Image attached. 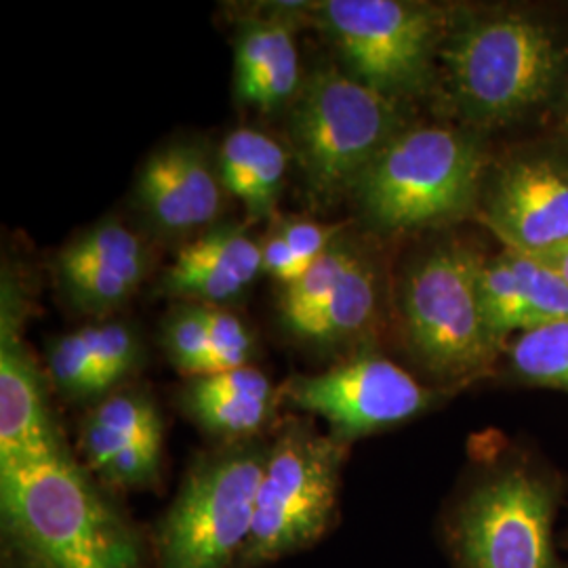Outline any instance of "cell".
<instances>
[{
    "label": "cell",
    "mask_w": 568,
    "mask_h": 568,
    "mask_svg": "<svg viewBox=\"0 0 568 568\" xmlns=\"http://www.w3.org/2000/svg\"><path fill=\"white\" fill-rule=\"evenodd\" d=\"M267 450L234 443L190 469L156 530L154 568L241 567Z\"/></svg>",
    "instance_id": "ba28073f"
},
{
    "label": "cell",
    "mask_w": 568,
    "mask_h": 568,
    "mask_svg": "<svg viewBox=\"0 0 568 568\" xmlns=\"http://www.w3.org/2000/svg\"><path fill=\"white\" fill-rule=\"evenodd\" d=\"M509 382L568 394V321L514 337L506 347Z\"/></svg>",
    "instance_id": "7402d4cb"
},
{
    "label": "cell",
    "mask_w": 568,
    "mask_h": 568,
    "mask_svg": "<svg viewBox=\"0 0 568 568\" xmlns=\"http://www.w3.org/2000/svg\"><path fill=\"white\" fill-rule=\"evenodd\" d=\"M478 284L488 333L501 352L523 333L568 321V284L530 253L504 246L485 257Z\"/></svg>",
    "instance_id": "5bb4252c"
},
{
    "label": "cell",
    "mask_w": 568,
    "mask_h": 568,
    "mask_svg": "<svg viewBox=\"0 0 568 568\" xmlns=\"http://www.w3.org/2000/svg\"><path fill=\"white\" fill-rule=\"evenodd\" d=\"M224 194L217 164L199 142L169 143L152 152L135 185L145 220L164 236H185L215 224Z\"/></svg>",
    "instance_id": "4fadbf2b"
},
{
    "label": "cell",
    "mask_w": 568,
    "mask_h": 568,
    "mask_svg": "<svg viewBox=\"0 0 568 568\" xmlns=\"http://www.w3.org/2000/svg\"><path fill=\"white\" fill-rule=\"evenodd\" d=\"M236 95L262 112L295 102L304 77L293 30L281 18L246 21L236 37Z\"/></svg>",
    "instance_id": "ac0fdd59"
},
{
    "label": "cell",
    "mask_w": 568,
    "mask_h": 568,
    "mask_svg": "<svg viewBox=\"0 0 568 568\" xmlns=\"http://www.w3.org/2000/svg\"><path fill=\"white\" fill-rule=\"evenodd\" d=\"M288 152L255 129L232 131L220 148L217 171L225 192L244 204L253 222L274 215L283 192Z\"/></svg>",
    "instance_id": "ffe728a7"
},
{
    "label": "cell",
    "mask_w": 568,
    "mask_h": 568,
    "mask_svg": "<svg viewBox=\"0 0 568 568\" xmlns=\"http://www.w3.org/2000/svg\"><path fill=\"white\" fill-rule=\"evenodd\" d=\"M161 455H163V432H156L121 450L100 476L112 487H152L161 474Z\"/></svg>",
    "instance_id": "484cf974"
},
{
    "label": "cell",
    "mask_w": 568,
    "mask_h": 568,
    "mask_svg": "<svg viewBox=\"0 0 568 568\" xmlns=\"http://www.w3.org/2000/svg\"><path fill=\"white\" fill-rule=\"evenodd\" d=\"M262 264L264 274L283 284V288L297 283L312 265L300 257L276 230H272L262 241Z\"/></svg>",
    "instance_id": "83f0119b"
},
{
    "label": "cell",
    "mask_w": 568,
    "mask_h": 568,
    "mask_svg": "<svg viewBox=\"0 0 568 568\" xmlns=\"http://www.w3.org/2000/svg\"><path fill=\"white\" fill-rule=\"evenodd\" d=\"M344 224H321L314 220L288 217L274 225V230L283 236L288 246L304 257L305 262L314 264L333 241L344 232Z\"/></svg>",
    "instance_id": "4316f807"
},
{
    "label": "cell",
    "mask_w": 568,
    "mask_h": 568,
    "mask_svg": "<svg viewBox=\"0 0 568 568\" xmlns=\"http://www.w3.org/2000/svg\"><path fill=\"white\" fill-rule=\"evenodd\" d=\"M568 42L518 9L455 11L438 58V93L459 126L488 135L554 108Z\"/></svg>",
    "instance_id": "7a4b0ae2"
},
{
    "label": "cell",
    "mask_w": 568,
    "mask_h": 568,
    "mask_svg": "<svg viewBox=\"0 0 568 568\" xmlns=\"http://www.w3.org/2000/svg\"><path fill=\"white\" fill-rule=\"evenodd\" d=\"M278 392L255 366L192 377L183 387L185 413L204 432L227 443H244L270 422Z\"/></svg>",
    "instance_id": "e0dca14e"
},
{
    "label": "cell",
    "mask_w": 568,
    "mask_h": 568,
    "mask_svg": "<svg viewBox=\"0 0 568 568\" xmlns=\"http://www.w3.org/2000/svg\"><path fill=\"white\" fill-rule=\"evenodd\" d=\"M476 217L506 248L537 255L567 244V135L490 159Z\"/></svg>",
    "instance_id": "30bf717a"
},
{
    "label": "cell",
    "mask_w": 568,
    "mask_h": 568,
    "mask_svg": "<svg viewBox=\"0 0 568 568\" xmlns=\"http://www.w3.org/2000/svg\"><path fill=\"white\" fill-rule=\"evenodd\" d=\"M148 272L150 253L142 236L116 217L87 227L53 262L61 300L95 318L126 304Z\"/></svg>",
    "instance_id": "7c38bea8"
},
{
    "label": "cell",
    "mask_w": 568,
    "mask_h": 568,
    "mask_svg": "<svg viewBox=\"0 0 568 568\" xmlns=\"http://www.w3.org/2000/svg\"><path fill=\"white\" fill-rule=\"evenodd\" d=\"M196 305V304H194ZM213 347L217 373L248 366L255 354L253 333L243 321L217 305H196Z\"/></svg>",
    "instance_id": "d4e9b609"
},
{
    "label": "cell",
    "mask_w": 568,
    "mask_h": 568,
    "mask_svg": "<svg viewBox=\"0 0 568 568\" xmlns=\"http://www.w3.org/2000/svg\"><path fill=\"white\" fill-rule=\"evenodd\" d=\"M156 432H163V422L148 394L114 392L100 400L82 424V457L87 466L102 474L121 450Z\"/></svg>",
    "instance_id": "44dd1931"
},
{
    "label": "cell",
    "mask_w": 568,
    "mask_h": 568,
    "mask_svg": "<svg viewBox=\"0 0 568 568\" xmlns=\"http://www.w3.org/2000/svg\"><path fill=\"white\" fill-rule=\"evenodd\" d=\"M262 272V243L239 225H217L183 246L164 270L159 293L183 304L222 307L239 300Z\"/></svg>",
    "instance_id": "9a60e30c"
},
{
    "label": "cell",
    "mask_w": 568,
    "mask_h": 568,
    "mask_svg": "<svg viewBox=\"0 0 568 568\" xmlns=\"http://www.w3.org/2000/svg\"><path fill=\"white\" fill-rule=\"evenodd\" d=\"M406 110V103L373 91L339 65L305 77L291 103L288 142L307 199L331 206L349 196L368 164L410 124Z\"/></svg>",
    "instance_id": "5b68a950"
},
{
    "label": "cell",
    "mask_w": 568,
    "mask_h": 568,
    "mask_svg": "<svg viewBox=\"0 0 568 568\" xmlns=\"http://www.w3.org/2000/svg\"><path fill=\"white\" fill-rule=\"evenodd\" d=\"M142 344L133 326L119 321L82 326L49 345L47 371L68 398L110 396L140 366Z\"/></svg>",
    "instance_id": "2e32d148"
},
{
    "label": "cell",
    "mask_w": 568,
    "mask_h": 568,
    "mask_svg": "<svg viewBox=\"0 0 568 568\" xmlns=\"http://www.w3.org/2000/svg\"><path fill=\"white\" fill-rule=\"evenodd\" d=\"M363 251V243L344 230L325 253L314 260V264L307 267V272L297 283L284 286L278 300V312L286 331L302 323L314 310L325 304L326 297L333 293V288L344 278L349 265L358 260Z\"/></svg>",
    "instance_id": "603a6c76"
},
{
    "label": "cell",
    "mask_w": 568,
    "mask_h": 568,
    "mask_svg": "<svg viewBox=\"0 0 568 568\" xmlns=\"http://www.w3.org/2000/svg\"><path fill=\"white\" fill-rule=\"evenodd\" d=\"M483 133L408 124L368 164L349 199L373 232L413 234L476 215L487 175Z\"/></svg>",
    "instance_id": "277c9868"
},
{
    "label": "cell",
    "mask_w": 568,
    "mask_h": 568,
    "mask_svg": "<svg viewBox=\"0 0 568 568\" xmlns=\"http://www.w3.org/2000/svg\"><path fill=\"white\" fill-rule=\"evenodd\" d=\"M281 394L300 410L323 417L331 436L347 445L415 419L445 392L419 384L403 366L365 349L325 373L291 377Z\"/></svg>",
    "instance_id": "8fae6325"
},
{
    "label": "cell",
    "mask_w": 568,
    "mask_h": 568,
    "mask_svg": "<svg viewBox=\"0 0 568 568\" xmlns=\"http://www.w3.org/2000/svg\"><path fill=\"white\" fill-rule=\"evenodd\" d=\"M562 478L532 453L485 445L445 516L455 568H568L556 546Z\"/></svg>",
    "instance_id": "3957f363"
},
{
    "label": "cell",
    "mask_w": 568,
    "mask_h": 568,
    "mask_svg": "<svg viewBox=\"0 0 568 568\" xmlns=\"http://www.w3.org/2000/svg\"><path fill=\"white\" fill-rule=\"evenodd\" d=\"M345 447L291 419L267 450L241 568L264 567L314 546L335 518Z\"/></svg>",
    "instance_id": "9c48e42d"
},
{
    "label": "cell",
    "mask_w": 568,
    "mask_h": 568,
    "mask_svg": "<svg viewBox=\"0 0 568 568\" xmlns=\"http://www.w3.org/2000/svg\"><path fill=\"white\" fill-rule=\"evenodd\" d=\"M2 568H152L142 537L63 445L55 419L0 436Z\"/></svg>",
    "instance_id": "6da1fadb"
},
{
    "label": "cell",
    "mask_w": 568,
    "mask_h": 568,
    "mask_svg": "<svg viewBox=\"0 0 568 568\" xmlns=\"http://www.w3.org/2000/svg\"><path fill=\"white\" fill-rule=\"evenodd\" d=\"M485 255L459 241L438 243L406 267L400 326L413 361L443 386L485 377L501 349L488 333L480 304Z\"/></svg>",
    "instance_id": "8992f818"
},
{
    "label": "cell",
    "mask_w": 568,
    "mask_h": 568,
    "mask_svg": "<svg viewBox=\"0 0 568 568\" xmlns=\"http://www.w3.org/2000/svg\"><path fill=\"white\" fill-rule=\"evenodd\" d=\"M535 257L541 260L544 264H548L568 284V243L558 246V248L546 251V253H537Z\"/></svg>",
    "instance_id": "f1b7e54d"
},
{
    "label": "cell",
    "mask_w": 568,
    "mask_h": 568,
    "mask_svg": "<svg viewBox=\"0 0 568 568\" xmlns=\"http://www.w3.org/2000/svg\"><path fill=\"white\" fill-rule=\"evenodd\" d=\"M554 110H556V116H558V126H560V133L568 138V70L565 82H562V89L556 98L554 103Z\"/></svg>",
    "instance_id": "f546056e"
},
{
    "label": "cell",
    "mask_w": 568,
    "mask_h": 568,
    "mask_svg": "<svg viewBox=\"0 0 568 568\" xmlns=\"http://www.w3.org/2000/svg\"><path fill=\"white\" fill-rule=\"evenodd\" d=\"M314 16L352 79L406 105L438 93V58L455 9L413 0H325Z\"/></svg>",
    "instance_id": "52a82bcc"
},
{
    "label": "cell",
    "mask_w": 568,
    "mask_h": 568,
    "mask_svg": "<svg viewBox=\"0 0 568 568\" xmlns=\"http://www.w3.org/2000/svg\"><path fill=\"white\" fill-rule=\"evenodd\" d=\"M382 302V270L365 248L326 297L325 304L302 323L291 326L288 333L307 344L325 347L363 344L379 325Z\"/></svg>",
    "instance_id": "d6986e66"
},
{
    "label": "cell",
    "mask_w": 568,
    "mask_h": 568,
    "mask_svg": "<svg viewBox=\"0 0 568 568\" xmlns=\"http://www.w3.org/2000/svg\"><path fill=\"white\" fill-rule=\"evenodd\" d=\"M163 345L171 365L185 377L217 373L213 347L196 305L182 304L171 310L163 325Z\"/></svg>",
    "instance_id": "cb8c5ba5"
}]
</instances>
